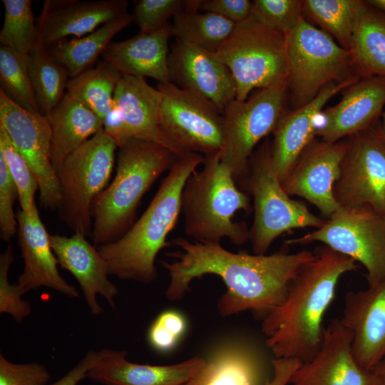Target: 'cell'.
<instances>
[{
	"label": "cell",
	"mask_w": 385,
	"mask_h": 385,
	"mask_svg": "<svg viewBox=\"0 0 385 385\" xmlns=\"http://www.w3.org/2000/svg\"><path fill=\"white\" fill-rule=\"evenodd\" d=\"M357 75L385 77V13L366 1L349 49Z\"/></svg>",
	"instance_id": "cell-28"
},
{
	"label": "cell",
	"mask_w": 385,
	"mask_h": 385,
	"mask_svg": "<svg viewBox=\"0 0 385 385\" xmlns=\"http://www.w3.org/2000/svg\"><path fill=\"white\" fill-rule=\"evenodd\" d=\"M173 19L172 36L212 53L218 51L236 26L218 14L199 11L184 10Z\"/></svg>",
	"instance_id": "cell-33"
},
{
	"label": "cell",
	"mask_w": 385,
	"mask_h": 385,
	"mask_svg": "<svg viewBox=\"0 0 385 385\" xmlns=\"http://www.w3.org/2000/svg\"><path fill=\"white\" fill-rule=\"evenodd\" d=\"M359 79L329 84L304 106L283 115L272 133L273 140L270 142L271 164L281 183L287 177L304 150L315 139L316 120L327 103Z\"/></svg>",
	"instance_id": "cell-23"
},
{
	"label": "cell",
	"mask_w": 385,
	"mask_h": 385,
	"mask_svg": "<svg viewBox=\"0 0 385 385\" xmlns=\"http://www.w3.org/2000/svg\"><path fill=\"white\" fill-rule=\"evenodd\" d=\"M162 94L161 130L178 157L219 154L223 143V113L211 101L173 83H158Z\"/></svg>",
	"instance_id": "cell-12"
},
{
	"label": "cell",
	"mask_w": 385,
	"mask_h": 385,
	"mask_svg": "<svg viewBox=\"0 0 385 385\" xmlns=\"http://www.w3.org/2000/svg\"><path fill=\"white\" fill-rule=\"evenodd\" d=\"M198 10L218 14L237 24L250 17L252 1L249 0H200Z\"/></svg>",
	"instance_id": "cell-44"
},
{
	"label": "cell",
	"mask_w": 385,
	"mask_h": 385,
	"mask_svg": "<svg viewBox=\"0 0 385 385\" xmlns=\"http://www.w3.org/2000/svg\"><path fill=\"white\" fill-rule=\"evenodd\" d=\"M171 36V24H167L153 33H139L127 40L111 43L102 57L122 75L172 83L168 68Z\"/></svg>",
	"instance_id": "cell-26"
},
{
	"label": "cell",
	"mask_w": 385,
	"mask_h": 385,
	"mask_svg": "<svg viewBox=\"0 0 385 385\" xmlns=\"http://www.w3.org/2000/svg\"><path fill=\"white\" fill-rule=\"evenodd\" d=\"M375 379V385H385V357L371 371Z\"/></svg>",
	"instance_id": "cell-47"
},
{
	"label": "cell",
	"mask_w": 385,
	"mask_h": 385,
	"mask_svg": "<svg viewBox=\"0 0 385 385\" xmlns=\"http://www.w3.org/2000/svg\"><path fill=\"white\" fill-rule=\"evenodd\" d=\"M50 242L58 265L75 277L91 314L99 315L103 312L97 300L98 294L115 308L118 289L108 279L107 262L98 247L79 233L70 237L50 235Z\"/></svg>",
	"instance_id": "cell-20"
},
{
	"label": "cell",
	"mask_w": 385,
	"mask_h": 385,
	"mask_svg": "<svg viewBox=\"0 0 385 385\" xmlns=\"http://www.w3.org/2000/svg\"><path fill=\"white\" fill-rule=\"evenodd\" d=\"M14 257L9 244L0 256V313L8 314L18 323L28 317L31 312V304L22 299L26 292L18 284L9 279L10 267Z\"/></svg>",
	"instance_id": "cell-40"
},
{
	"label": "cell",
	"mask_w": 385,
	"mask_h": 385,
	"mask_svg": "<svg viewBox=\"0 0 385 385\" xmlns=\"http://www.w3.org/2000/svg\"><path fill=\"white\" fill-rule=\"evenodd\" d=\"M288 100V82L259 89L245 101L232 100L223 111L221 161L242 183L250 173V161L258 143L273 133Z\"/></svg>",
	"instance_id": "cell-10"
},
{
	"label": "cell",
	"mask_w": 385,
	"mask_h": 385,
	"mask_svg": "<svg viewBox=\"0 0 385 385\" xmlns=\"http://www.w3.org/2000/svg\"><path fill=\"white\" fill-rule=\"evenodd\" d=\"M117 145L103 130L73 152L57 173L59 217L74 233L90 236L93 207L109 185Z\"/></svg>",
	"instance_id": "cell-8"
},
{
	"label": "cell",
	"mask_w": 385,
	"mask_h": 385,
	"mask_svg": "<svg viewBox=\"0 0 385 385\" xmlns=\"http://www.w3.org/2000/svg\"><path fill=\"white\" fill-rule=\"evenodd\" d=\"M18 190L3 156L0 154V237L9 242L17 232L18 223L14 205Z\"/></svg>",
	"instance_id": "cell-42"
},
{
	"label": "cell",
	"mask_w": 385,
	"mask_h": 385,
	"mask_svg": "<svg viewBox=\"0 0 385 385\" xmlns=\"http://www.w3.org/2000/svg\"><path fill=\"white\" fill-rule=\"evenodd\" d=\"M101 355V350L88 351L70 371L51 385H77L80 381L87 377L88 371L97 364Z\"/></svg>",
	"instance_id": "cell-45"
},
{
	"label": "cell",
	"mask_w": 385,
	"mask_h": 385,
	"mask_svg": "<svg viewBox=\"0 0 385 385\" xmlns=\"http://www.w3.org/2000/svg\"><path fill=\"white\" fill-rule=\"evenodd\" d=\"M47 116L51 161L56 173L73 152L103 129V121L98 115L67 93Z\"/></svg>",
	"instance_id": "cell-27"
},
{
	"label": "cell",
	"mask_w": 385,
	"mask_h": 385,
	"mask_svg": "<svg viewBox=\"0 0 385 385\" xmlns=\"http://www.w3.org/2000/svg\"><path fill=\"white\" fill-rule=\"evenodd\" d=\"M185 330V322L182 315L174 311H165L152 323L148 339L156 351H168L175 346Z\"/></svg>",
	"instance_id": "cell-41"
},
{
	"label": "cell",
	"mask_w": 385,
	"mask_h": 385,
	"mask_svg": "<svg viewBox=\"0 0 385 385\" xmlns=\"http://www.w3.org/2000/svg\"><path fill=\"white\" fill-rule=\"evenodd\" d=\"M16 219L18 244L24 264L17 284L26 292L45 287L69 298L79 297L76 288L59 272L50 235L41 221L38 207L29 215L18 210Z\"/></svg>",
	"instance_id": "cell-22"
},
{
	"label": "cell",
	"mask_w": 385,
	"mask_h": 385,
	"mask_svg": "<svg viewBox=\"0 0 385 385\" xmlns=\"http://www.w3.org/2000/svg\"><path fill=\"white\" fill-rule=\"evenodd\" d=\"M215 53L232 75L238 101H245L255 88L287 81V35L251 15L236 24Z\"/></svg>",
	"instance_id": "cell-9"
},
{
	"label": "cell",
	"mask_w": 385,
	"mask_h": 385,
	"mask_svg": "<svg viewBox=\"0 0 385 385\" xmlns=\"http://www.w3.org/2000/svg\"><path fill=\"white\" fill-rule=\"evenodd\" d=\"M133 21L127 13L100 26L86 36L63 39L48 50L71 78L91 68L113 37Z\"/></svg>",
	"instance_id": "cell-29"
},
{
	"label": "cell",
	"mask_w": 385,
	"mask_h": 385,
	"mask_svg": "<svg viewBox=\"0 0 385 385\" xmlns=\"http://www.w3.org/2000/svg\"><path fill=\"white\" fill-rule=\"evenodd\" d=\"M171 82L213 103L222 113L236 97V86L227 66L215 53L179 40L168 56Z\"/></svg>",
	"instance_id": "cell-17"
},
{
	"label": "cell",
	"mask_w": 385,
	"mask_h": 385,
	"mask_svg": "<svg viewBox=\"0 0 385 385\" xmlns=\"http://www.w3.org/2000/svg\"><path fill=\"white\" fill-rule=\"evenodd\" d=\"M364 4V1L360 0H304L302 12L307 21L318 26L349 51Z\"/></svg>",
	"instance_id": "cell-31"
},
{
	"label": "cell",
	"mask_w": 385,
	"mask_h": 385,
	"mask_svg": "<svg viewBox=\"0 0 385 385\" xmlns=\"http://www.w3.org/2000/svg\"><path fill=\"white\" fill-rule=\"evenodd\" d=\"M173 242L178 250L168 255L174 260L160 261L170 277L166 297L178 301L190 289L193 279L217 275L227 287L217 303L223 317L247 310L264 317L284 301L295 277L316 257V253L309 250L250 255L231 252L220 244L192 242L185 237H177Z\"/></svg>",
	"instance_id": "cell-1"
},
{
	"label": "cell",
	"mask_w": 385,
	"mask_h": 385,
	"mask_svg": "<svg viewBox=\"0 0 385 385\" xmlns=\"http://www.w3.org/2000/svg\"><path fill=\"white\" fill-rule=\"evenodd\" d=\"M288 100L300 108L332 83L360 78L350 52L302 16L287 35Z\"/></svg>",
	"instance_id": "cell-6"
},
{
	"label": "cell",
	"mask_w": 385,
	"mask_h": 385,
	"mask_svg": "<svg viewBox=\"0 0 385 385\" xmlns=\"http://www.w3.org/2000/svg\"><path fill=\"white\" fill-rule=\"evenodd\" d=\"M382 134L385 138V112L384 113V119H383V128L381 130Z\"/></svg>",
	"instance_id": "cell-49"
},
{
	"label": "cell",
	"mask_w": 385,
	"mask_h": 385,
	"mask_svg": "<svg viewBox=\"0 0 385 385\" xmlns=\"http://www.w3.org/2000/svg\"><path fill=\"white\" fill-rule=\"evenodd\" d=\"M260 367L247 347L233 345L219 351L191 381L196 385H258Z\"/></svg>",
	"instance_id": "cell-30"
},
{
	"label": "cell",
	"mask_w": 385,
	"mask_h": 385,
	"mask_svg": "<svg viewBox=\"0 0 385 385\" xmlns=\"http://www.w3.org/2000/svg\"><path fill=\"white\" fill-rule=\"evenodd\" d=\"M122 74L105 61L69 79L66 93L103 121L111 108Z\"/></svg>",
	"instance_id": "cell-32"
},
{
	"label": "cell",
	"mask_w": 385,
	"mask_h": 385,
	"mask_svg": "<svg viewBox=\"0 0 385 385\" xmlns=\"http://www.w3.org/2000/svg\"><path fill=\"white\" fill-rule=\"evenodd\" d=\"M251 210L250 197L238 188L219 154L205 157L203 168L188 178L181 194L185 234L198 242L220 244L226 237L244 245L250 240V228L234 217Z\"/></svg>",
	"instance_id": "cell-5"
},
{
	"label": "cell",
	"mask_w": 385,
	"mask_h": 385,
	"mask_svg": "<svg viewBox=\"0 0 385 385\" xmlns=\"http://www.w3.org/2000/svg\"><path fill=\"white\" fill-rule=\"evenodd\" d=\"M300 0H255L251 16L265 26L287 35L302 17Z\"/></svg>",
	"instance_id": "cell-38"
},
{
	"label": "cell",
	"mask_w": 385,
	"mask_h": 385,
	"mask_svg": "<svg viewBox=\"0 0 385 385\" xmlns=\"http://www.w3.org/2000/svg\"><path fill=\"white\" fill-rule=\"evenodd\" d=\"M128 1L46 0L37 28L38 42L48 48L68 36L81 38L127 14Z\"/></svg>",
	"instance_id": "cell-19"
},
{
	"label": "cell",
	"mask_w": 385,
	"mask_h": 385,
	"mask_svg": "<svg viewBox=\"0 0 385 385\" xmlns=\"http://www.w3.org/2000/svg\"><path fill=\"white\" fill-rule=\"evenodd\" d=\"M101 357L87 377L103 385H182L196 377L207 361L193 356L171 365L133 363L124 350L101 349Z\"/></svg>",
	"instance_id": "cell-25"
},
{
	"label": "cell",
	"mask_w": 385,
	"mask_h": 385,
	"mask_svg": "<svg viewBox=\"0 0 385 385\" xmlns=\"http://www.w3.org/2000/svg\"><path fill=\"white\" fill-rule=\"evenodd\" d=\"M1 88L16 103L26 110L41 113L34 91L29 57L1 45Z\"/></svg>",
	"instance_id": "cell-36"
},
{
	"label": "cell",
	"mask_w": 385,
	"mask_h": 385,
	"mask_svg": "<svg viewBox=\"0 0 385 385\" xmlns=\"http://www.w3.org/2000/svg\"><path fill=\"white\" fill-rule=\"evenodd\" d=\"M118 148L115 176L93 207L90 236L97 247L118 240L130 228L144 194L178 158L160 145L138 139Z\"/></svg>",
	"instance_id": "cell-4"
},
{
	"label": "cell",
	"mask_w": 385,
	"mask_h": 385,
	"mask_svg": "<svg viewBox=\"0 0 385 385\" xmlns=\"http://www.w3.org/2000/svg\"><path fill=\"white\" fill-rule=\"evenodd\" d=\"M333 193L340 206H368L385 214V138L369 128L346 139Z\"/></svg>",
	"instance_id": "cell-13"
},
{
	"label": "cell",
	"mask_w": 385,
	"mask_h": 385,
	"mask_svg": "<svg viewBox=\"0 0 385 385\" xmlns=\"http://www.w3.org/2000/svg\"><path fill=\"white\" fill-rule=\"evenodd\" d=\"M315 242L360 262L369 285L385 280V214L368 206H340L321 227L287 243Z\"/></svg>",
	"instance_id": "cell-11"
},
{
	"label": "cell",
	"mask_w": 385,
	"mask_h": 385,
	"mask_svg": "<svg viewBox=\"0 0 385 385\" xmlns=\"http://www.w3.org/2000/svg\"><path fill=\"white\" fill-rule=\"evenodd\" d=\"M204 161L195 153L178 157L140 217L118 240L98 247L110 275L143 284L156 279V257L178 222L185 183Z\"/></svg>",
	"instance_id": "cell-3"
},
{
	"label": "cell",
	"mask_w": 385,
	"mask_h": 385,
	"mask_svg": "<svg viewBox=\"0 0 385 385\" xmlns=\"http://www.w3.org/2000/svg\"><path fill=\"white\" fill-rule=\"evenodd\" d=\"M161 102L160 91L145 78L122 75L113 101L120 120L118 148L130 139H138L160 145L177 155L160 128Z\"/></svg>",
	"instance_id": "cell-21"
},
{
	"label": "cell",
	"mask_w": 385,
	"mask_h": 385,
	"mask_svg": "<svg viewBox=\"0 0 385 385\" xmlns=\"http://www.w3.org/2000/svg\"><path fill=\"white\" fill-rule=\"evenodd\" d=\"M0 154L17 188L20 210L29 215L37 208L35 194L38 190V185L30 166L1 127Z\"/></svg>",
	"instance_id": "cell-37"
},
{
	"label": "cell",
	"mask_w": 385,
	"mask_h": 385,
	"mask_svg": "<svg viewBox=\"0 0 385 385\" xmlns=\"http://www.w3.org/2000/svg\"><path fill=\"white\" fill-rule=\"evenodd\" d=\"M188 0H139L135 1L131 14L140 33L155 32L168 24L173 18L184 11Z\"/></svg>",
	"instance_id": "cell-39"
},
{
	"label": "cell",
	"mask_w": 385,
	"mask_h": 385,
	"mask_svg": "<svg viewBox=\"0 0 385 385\" xmlns=\"http://www.w3.org/2000/svg\"><path fill=\"white\" fill-rule=\"evenodd\" d=\"M51 374L36 362L17 364L0 354V385H46Z\"/></svg>",
	"instance_id": "cell-43"
},
{
	"label": "cell",
	"mask_w": 385,
	"mask_h": 385,
	"mask_svg": "<svg viewBox=\"0 0 385 385\" xmlns=\"http://www.w3.org/2000/svg\"><path fill=\"white\" fill-rule=\"evenodd\" d=\"M340 320L351 333L355 360L372 371L385 357V280L346 293Z\"/></svg>",
	"instance_id": "cell-18"
},
{
	"label": "cell",
	"mask_w": 385,
	"mask_h": 385,
	"mask_svg": "<svg viewBox=\"0 0 385 385\" xmlns=\"http://www.w3.org/2000/svg\"><path fill=\"white\" fill-rule=\"evenodd\" d=\"M366 2L385 13V0H369Z\"/></svg>",
	"instance_id": "cell-48"
},
{
	"label": "cell",
	"mask_w": 385,
	"mask_h": 385,
	"mask_svg": "<svg viewBox=\"0 0 385 385\" xmlns=\"http://www.w3.org/2000/svg\"><path fill=\"white\" fill-rule=\"evenodd\" d=\"M29 71L36 101L41 113L48 115L66 92L68 74L38 42L29 56Z\"/></svg>",
	"instance_id": "cell-34"
},
{
	"label": "cell",
	"mask_w": 385,
	"mask_h": 385,
	"mask_svg": "<svg viewBox=\"0 0 385 385\" xmlns=\"http://www.w3.org/2000/svg\"><path fill=\"white\" fill-rule=\"evenodd\" d=\"M272 364L273 376L267 379L264 385H289L292 376L302 361L293 358H275Z\"/></svg>",
	"instance_id": "cell-46"
},
{
	"label": "cell",
	"mask_w": 385,
	"mask_h": 385,
	"mask_svg": "<svg viewBox=\"0 0 385 385\" xmlns=\"http://www.w3.org/2000/svg\"><path fill=\"white\" fill-rule=\"evenodd\" d=\"M182 385H196L195 384H194L191 380L188 381V382L182 384Z\"/></svg>",
	"instance_id": "cell-50"
},
{
	"label": "cell",
	"mask_w": 385,
	"mask_h": 385,
	"mask_svg": "<svg viewBox=\"0 0 385 385\" xmlns=\"http://www.w3.org/2000/svg\"><path fill=\"white\" fill-rule=\"evenodd\" d=\"M4 19L0 32L1 45L28 56L38 42L31 0H2Z\"/></svg>",
	"instance_id": "cell-35"
},
{
	"label": "cell",
	"mask_w": 385,
	"mask_h": 385,
	"mask_svg": "<svg viewBox=\"0 0 385 385\" xmlns=\"http://www.w3.org/2000/svg\"><path fill=\"white\" fill-rule=\"evenodd\" d=\"M0 127L34 173L41 205L57 210L61 195L58 175L51 161L48 116L26 110L0 88Z\"/></svg>",
	"instance_id": "cell-14"
},
{
	"label": "cell",
	"mask_w": 385,
	"mask_h": 385,
	"mask_svg": "<svg viewBox=\"0 0 385 385\" xmlns=\"http://www.w3.org/2000/svg\"><path fill=\"white\" fill-rule=\"evenodd\" d=\"M289 287L284 301L264 317L261 330L275 358L309 360L319 350L324 328L323 319L340 278L354 270L356 262L322 246Z\"/></svg>",
	"instance_id": "cell-2"
},
{
	"label": "cell",
	"mask_w": 385,
	"mask_h": 385,
	"mask_svg": "<svg viewBox=\"0 0 385 385\" xmlns=\"http://www.w3.org/2000/svg\"><path fill=\"white\" fill-rule=\"evenodd\" d=\"M352 335L340 319L324 328L317 353L302 362L289 385H375L373 372L364 370L355 360Z\"/></svg>",
	"instance_id": "cell-16"
},
{
	"label": "cell",
	"mask_w": 385,
	"mask_h": 385,
	"mask_svg": "<svg viewBox=\"0 0 385 385\" xmlns=\"http://www.w3.org/2000/svg\"><path fill=\"white\" fill-rule=\"evenodd\" d=\"M346 148V139L328 143L315 138L282 183L285 192L305 199L326 217H330L340 207L333 188L339 177Z\"/></svg>",
	"instance_id": "cell-15"
},
{
	"label": "cell",
	"mask_w": 385,
	"mask_h": 385,
	"mask_svg": "<svg viewBox=\"0 0 385 385\" xmlns=\"http://www.w3.org/2000/svg\"><path fill=\"white\" fill-rule=\"evenodd\" d=\"M385 105V77L359 79L344 90L342 100L322 111L324 122L317 125V136L335 143L369 128Z\"/></svg>",
	"instance_id": "cell-24"
},
{
	"label": "cell",
	"mask_w": 385,
	"mask_h": 385,
	"mask_svg": "<svg viewBox=\"0 0 385 385\" xmlns=\"http://www.w3.org/2000/svg\"><path fill=\"white\" fill-rule=\"evenodd\" d=\"M242 183L254 200L250 228L254 254L265 255L272 242L286 232L308 227L318 229L326 222L285 192L271 164L269 140L252 155L250 173Z\"/></svg>",
	"instance_id": "cell-7"
}]
</instances>
